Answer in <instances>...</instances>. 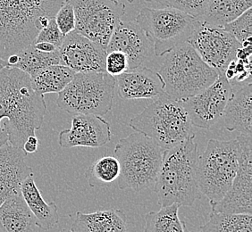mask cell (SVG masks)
<instances>
[{"label":"cell","mask_w":252,"mask_h":232,"mask_svg":"<svg viewBox=\"0 0 252 232\" xmlns=\"http://www.w3.org/2000/svg\"><path fill=\"white\" fill-rule=\"evenodd\" d=\"M46 111L44 96L34 91L27 73L13 67L0 72V122L4 120L9 145L23 150L41 128Z\"/></svg>","instance_id":"6da1fadb"},{"label":"cell","mask_w":252,"mask_h":232,"mask_svg":"<svg viewBox=\"0 0 252 232\" xmlns=\"http://www.w3.org/2000/svg\"><path fill=\"white\" fill-rule=\"evenodd\" d=\"M64 0H0V58L19 53L55 18Z\"/></svg>","instance_id":"7a4b0ae2"},{"label":"cell","mask_w":252,"mask_h":232,"mask_svg":"<svg viewBox=\"0 0 252 232\" xmlns=\"http://www.w3.org/2000/svg\"><path fill=\"white\" fill-rule=\"evenodd\" d=\"M197 162L195 136L165 151L154 184L158 205L191 206L202 197L197 179Z\"/></svg>","instance_id":"3957f363"},{"label":"cell","mask_w":252,"mask_h":232,"mask_svg":"<svg viewBox=\"0 0 252 232\" xmlns=\"http://www.w3.org/2000/svg\"><path fill=\"white\" fill-rule=\"evenodd\" d=\"M157 73L165 95L177 100L199 94L213 84L219 76L187 42L165 54Z\"/></svg>","instance_id":"277c9868"},{"label":"cell","mask_w":252,"mask_h":232,"mask_svg":"<svg viewBox=\"0 0 252 232\" xmlns=\"http://www.w3.org/2000/svg\"><path fill=\"white\" fill-rule=\"evenodd\" d=\"M164 153L155 141L139 132L121 139L114 150L120 164L118 188L140 192L154 186Z\"/></svg>","instance_id":"5b68a950"},{"label":"cell","mask_w":252,"mask_h":232,"mask_svg":"<svg viewBox=\"0 0 252 232\" xmlns=\"http://www.w3.org/2000/svg\"><path fill=\"white\" fill-rule=\"evenodd\" d=\"M129 125L155 141L164 151L195 136L193 125L181 101L165 94L134 116Z\"/></svg>","instance_id":"8992f818"},{"label":"cell","mask_w":252,"mask_h":232,"mask_svg":"<svg viewBox=\"0 0 252 232\" xmlns=\"http://www.w3.org/2000/svg\"><path fill=\"white\" fill-rule=\"evenodd\" d=\"M239 160L240 145L237 139L210 140L203 154L198 156V185L210 204L219 203L227 193L237 174Z\"/></svg>","instance_id":"52a82bcc"},{"label":"cell","mask_w":252,"mask_h":232,"mask_svg":"<svg viewBox=\"0 0 252 232\" xmlns=\"http://www.w3.org/2000/svg\"><path fill=\"white\" fill-rule=\"evenodd\" d=\"M116 78L104 73H75L59 93L58 107L68 114L103 116L114 103Z\"/></svg>","instance_id":"ba28073f"},{"label":"cell","mask_w":252,"mask_h":232,"mask_svg":"<svg viewBox=\"0 0 252 232\" xmlns=\"http://www.w3.org/2000/svg\"><path fill=\"white\" fill-rule=\"evenodd\" d=\"M135 21L153 44L155 57L159 58L187 42L199 23L179 10L167 6L143 7Z\"/></svg>","instance_id":"9c48e42d"},{"label":"cell","mask_w":252,"mask_h":232,"mask_svg":"<svg viewBox=\"0 0 252 232\" xmlns=\"http://www.w3.org/2000/svg\"><path fill=\"white\" fill-rule=\"evenodd\" d=\"M75 14V31L107 50L112 34L126 14L116 0H68Z\"/></svg>","instance_id":"30bf717a"},{"label":"cell","mask_w":252,"mask_h":232,"mask_svg":"<svg viewBox=\"0 0 252 232\" xmlns=\"http://www.w3.org/2000/svg\"><path fill=\"white\" fill-rule=\"evenodd\" d=\"M187 43L219 75H224L228 65L236 59L238 50L243 47L223 28L199 21Z\"/></svg>","instance_id":"8fae6325"},{"label":"cell","mask_w":252,"mask_h":232,"mask_svg":"<svg viewBox=\"0 0 252 232\" xmlns=\"http://www.w3.org/2000/svg\"><path fill=\"white\" fill-rule=\"evenodd\" d=\"M240 160L237 174L231 188L219 203L211 204V212L229 214H252V135L240 134Z\"/></svg>","instance_id":"7c38bea8"},{"label":"cell","mask_w":252,"mask_h":232,"mask_svg":"<svg viewBox=\"0 0 252 232\" xmlns=\"http://www.w3.org/2000/svg\"><path fill=\"white\" fill-rule=\"evenodd\" d=\"M232 93V85L224 75L199 94L180 100L189 116L192 125L210 129L223 117Z\"/></svg>","instance_id":"4fadbf2b"},{"label":"cell","mask_w":252,"mask_h":232,"mask_svg":"<svg viewBox=\"0 0 252 232\" xmlns=\"http://www.w3.org/2000/svg\"><path fill=\"white\" fill-rule=\"evenodd\" d=\"M112 51L126 55L128 70L142 67L155 58L153 44L136 21H120L107 44V53Z\"/></svg>","instance_id":"5bb4252c"},{"label":"cell","mask_w":252,"mask_h":232,"mask_svg":"<svg viewBox=\"0 0 252 232\" xmlns=\"http://www.w3.org/2000/svg\"><path fill=\"white\" fill-rule=\"evenodd\" d=\"M59 49L62 65L75 73L106 72L107 50L75 30L64 36Z\"/></svg>","instance_id":"9a60e30c"},{"label":"cell","mask_w":252,"mask_h":232,"mask_svg":"<svg viewBox=\"0 0 252 232\" xmlns=\"http://www.w3.org/2000/svg\"><path fill=\"white\" fill-rule=\"evenodd\" d=\"M111 138V127L101 116L76 115L72 118L71 128L59 133V143L63 148L100 147Z\"/></svg>","instance_id":"2e32d148"},{"label":"cell","mask_w":252,"mask_h":232,"mask_svg":"<svg viewBox=\"0 0 252 232\" xmlns=\"http://www.w3.org/2000/svg\"><path fill=\"white\" fill-rule=\"evenodd\" d=\"M119 96L126 100L153 99L165 95L157 71L142 66L127 70L116 77Z\"/></svg>","instance_id":"e0dca14e"},{"label":"cell","mask_w":252,"mask_h":232,"mask_svg":"<svg viewBox=\"0 0 252 232\" xmlns=\"http://www.w3.org/2000/svg\"><path fill=\"white\" fill-rule=\"evenodd\" d=\"M24 150L7 144L0 148V205L10 196L21 192V185L32 169L25 162Z\"/></svg>","instance_id":"ac0fdd59"},{"label":"cell","mask_w":252,"mask_h":232,"mask_svg":"<svg viewBox=\"0 0 252 232\" xmlns=\"http://www.w3.org/2000/svg\"><path fill=\"white\" fill-rule=\"evenodd\" d=\"M222 118L224 127L228 131L252 135V83L232 86V93Z\"/></svg>","instance_id":"d6986e66"},{"label":"cell","mask_w":252,"mask_h":232,"mask_svg":"<svg viewBox=\"0 0 252 232\" xmlns=\"http://www.w3.org/2000/svg\"><path fill=\"white\" fill-rule=\"evenodd\" d=\"M71 231L73 232H129L123 210L109 209L94 213L78 212Z\"/></svg>","instance_id":"ffe728a7"},{"label":"cell","mask_w":252,"mask_h":232,"mask_svg":"<svg viewBox=\"0 0 252 232\" xmlns=\"http://www.w3.org/2000/svg\"><path fill=\"white\" fill-rule=\"evenodd\" d=\"M21 194L33 215L35 225L42 231H49L59 222V209L55 202L47 203L34 180L33 174L21 185Z\"/></svg>","instance_id":"44dd1931"},{"label":"cell","mask_w":252,"mask_h":232,"mask_svg":"<svg viewBox=\"0 0 252 232\" xmlns=\"http://www.w3.org/2000/svg\"><path fill=\"white\" fill-rule=\"evenodd\" d=\"M33 215L21 192L0 205V232H33Z\"/></svg>","instance_id":"7402d4cb"},{"label":"cell","mask_w":252,"mask_h":232,"mask_svg":"<svg viewBox=\"0 0 252 232\" xmlns=\"http://www.w3.org/2000/svg\"><path fill=\"white\" fill-rule=\"evenodd\" d=\"M252 0H209L207 9L199 22L223 28L251 9Z\"/></svg>","instance_id":"603a6c76"},{"label":"cell","mask_w":252,"mask_h":232,"mask_svg":"<svg viewBox=\"0 0 252 232\" xmlns=\"http://www.w3.org/2000/svg\"><path fill=\"white\" fill-rule=\"evenodd\" d=\"M74 74L73 71L62 64L51 65L35 73L31 77V83L34 91L39 95L59 94L71 83Z\"/></svg>","instance_id":"cb8c5ba5"},{"label":"cell","mask_w":252,"mask_h":232,"mask_svg":"<svg viewBox=\"0 0 252 232\" xmlns=\"http://www.w3.org/2000/svg\"><path fill=\"white\" fill-rule=\"evenodd\" d=\"M16 55L18 58L17 63L12 67L19 69L27 73L30 77L33 76L43 68L62 64L59 49L51 53H44L35 49L34 44L30 45Z\"/></svg>","instance_id":"d4e9b609"},{"label":"cell","mask_w":252,"mask_h":232,"mask_svg":"<svg viewBox=\"0 0 252 232\" xmlns=\"http://www.w3.org/2000/svg\"><path fill=\"white\" fill-rule=\"evenodd\" d=\"M180 207L172 204L147 213L144 232H187L186 223L179 217Z\"/></svg>","instance_id":"484cf974"},{"label":"cell","mask_w":252,"mask_h":232,"mask_svg":"<svg viewBox=\"0 0 252 232\" xmlns=\"http://www.w3.org/2000/svg\"><path fill=\"white\" fill-rule=\"evenodd\" d=\"M201 232H252V214L213 213L200 227Z\"/></svg>","instance_id":"4316f807"},{"label":"cell","mask_w":252,"mask_h":232,"mask_svg":"<svg viewBox=\"0 0 252 232\" xmlns=\"http://www.w3.org/2000/svg\"><path fill=\"white\" fill-rule=\"evenodd\" d=\"M120 176V164L115 156H103L88 167L85 177L92 187L113 183Z\"/></svg>","instance_id":"83f0119b"},{"label":"cell","mask_w":252,"mask_h":232,"mask_svg":"<svg viewBox=\"0 0 252 232\" xmlns=\"http://www.w3.org/2000/svg\"><path fill=\"white\" fill-rule=\"evenodd\" d=\"M240 44L251 41L252 33V10H247L243 15L223 27Z\"/></svg>","instance_id":"f1b7e54d"},{"label":"cell","mask_w":252,"mask_h":232,"mask_svg":"<svg viewBox=\"0 0 252 232\" xmlns=\"http://www.w3.org/2000/svg\"><path fill=\"white\" fill-rule=\"evenodd\" d=\"M209 0H165V6L179 10L199 21L203 16Z\"/></svg>","instance_id":"f546056e"},{"label":"cell","mask_w":252,"mask_h":232,"mask_svg":"<svg viewBox=\"0 0 252 232\" xmlns=\"http://www.w3.org/2000/svg\"><path fill=\"white\" fill-rule=\"evenodd\" d=\"M55 20L59 30L63 36L75 30V14L73 5L68 0H64L55 16Z\"/></svg>","instance_id":"4dcf8cb0"},{"label":"cell","mask_w":252,"mask_h":232,"mask_svg":"<svg viewBox=\"0 0 252 232\" xmlns=\"http://www.w3.org/2000/svg\"><path fill=\"white\" fill-rule=\"evenodd\" d=\"M63 39L64 36L59 30L56 20L53 18L49 21V25L39 31L34 44L47 42L52 44L57 49H59L63 43Z\"/></svg>","instance_id":"1f68e13d"},{"label":"cell","mask_w":252,"mask_h":232,"mask_svg":"<svg viewBox=\"0 0 252 232\" xmlns=\"http://www.w3.org/2000/svg\"><path fill=\"white\" fill-rule=\"evenodd\" d=\"M105 69L106 73L115 78L126 72L128 70V63L126 55L119 51L107 53Z\"/></svg>","instance_id":"d6a6232c"},{"label":"cell","mask_w":252,"mask_h":232,"mask_svg":"<svg viewBox=\"0 0 252 232\" xmlns=\"http://www.w3.org/2000/svg\"><path fill=\"white\" fill-rule=\"evenodd\" d=\"M39 146V140L38 138L35 136H31L28 138V140L24 145L23 150L25 151V154H34L35 152H37Z\"/></svg>","instance_id":"836d02e7"},{"label":"cell","mask_w":252,"mask_h":232,"mask_svg":"<svg viewBox=\"0 0 252 232\" xmlns=\"http://www.w3.org/2000/svg\"><path fill=\"white\" fill-rule=\"evenodd\" d=\"M34 47L35 49H38L39 51L44 52V53H51L56 51L57 48L52 45V44L47 43V42H40V43H35L34 44Z\"/></svg>","instance_id":"e575fe53"},{"label":"cell","mask_w":252,"mask_h":232,"mask_svg":"<svg viewBox=\"0 0 252 232\" xmlns=\"http://www.w3.org/2000/svg\"><path fill=\"white\" fill-rule=\"evenodd\" d=\"M8 144V133L4 124L0 122V148Z\"/></svg>","instance_id":"d590c367"},{"label":"cell","mask_w":252,"mask_h":232,"mask_svg":"<svg viewBox=\"0 0 252 232\" xmlns=\"http://www.w3.org/2000/svg\"><path fill=\"white\" fill-rule=\"evenodd\" d=\"M7 67H10L9 63H7L4 59L0 58V72Z\"/></svg>","instance_id":"8d00e7d4"},{"label":"cell","mask_w":252,"mask_h":232,"mask_svg":"<svg viewBox=\"0 0 252 232\" xmlns=\"http://www.w3.org/2000/svg\"><path fill=\"white\" fill-rule=\"evenodd\" d=\"M148 3H154V4H159V5H165V0H144Z\"/></svg>","instance_id":"74e56055"},{"label":"cell","mask_w":252,"mask_h":232,"mask_svg":"<svg viewBox=\"0 0 252 232\" xmlns=\"http://www.w3.org/2000/svg\"><path fill=\"white\" fill-rule=\"evenodd\" d=\"M73 232L71 231V230H67V229H63V230H62L61 232Z\"/></svg>","instance_id":"f35d334b"},{"label":"cell","mask_w":252,"mask_h":232,"mask_svg":"<svg viewBox=\"0 0 252 232\" xmlns=\"http://www.w3.org/2000/svg\"><path fill=\"white\" fill-rule=\"evenodd\" d=\"M116 1H119V0H116ZM129 3H133L135 0H127Z\"/></svg>","instance_id":"ab89813d"},{"label":"cell","mask_w":252,"mask_h":232,"mask_svg":"<svg viewBox=\"0 0 252 232\" xmlns=\"http://www.w3.org/2000/svg\"><path fill=\"white\" fill-rule=\"evenodd\" d=\"M187 232H189V231H187Z\"/></svg>","instance_id":"60d3db41"}]
</instances>
